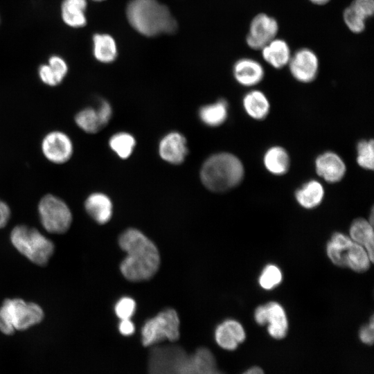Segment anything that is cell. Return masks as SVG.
<instances>
[{
  "mask_svg": "<svg viewBox=\"0 0 374 374\" xmlns=\"http://www.w3.org/2000/svg\"><path fill=\"white\" fill-rule=\"evenodd\" d=\"M180 321L177 312L167 308L147 320L141 329L142 343L148 346L160 341H176L179 337Z\"/></svg>",
  "mask_w": 374,
  "mask_h": 374,
  "instance_id": "cell-7",
  "label": "cell"
},
{
  "mask_svg": "<svg viewBox=\"0 0 374 374\" xmlns=\"http://www.w3.org/2000/svg\"><path fill=\"white\" fill-rule=\"evenodd\" d=\"M236 81L241 85L251 87L260 82L264 78L265 71L258 61L244 57L236 61L233 68Z\"/></svg>",
  "mask_w": 374,
  "mask_h": 374,
  "instance_id": "cell-18",
  "label": "cell"
},
{
  "mask_svg": "<svg viewBox=\"0 0 374 374\" xmlns=\"http://www.w3.org/2000/svg\"><path fill=\"white\" fill-rule=\"evenodd\" d=\"M242 374H264V372L260 368L253 366L247 370Z\"/></svg>",
  "mask_w": 374,
  "mask_h": 374,
  "instance_id": "cell-39",
  "label": "cell"
},
{
  "mask_svg": "<svg viewBox=\"0 0 374 374\" xmlns=\"http://www.w3.org/2000/svg\"><path fill=\"white\" fill-rule=\"evenodd\" d=\"M119 332L125 335L129 336L134 333L135 330L134 325L130 319H122L118 325Z\"/></svg>",
  "mask_w": 374,
  "mask_h": 374,
  "instance_id": "cell-38",
  "label": "cell"
},
{
  "mask_svg": "<svg viewBox=\"0 0 374 374\" xmlns=\"http://www.w3.org/2000/svg\"><path fill=\"white\" fill-rule=\"evenodd\" d=\"M151 365L170 374H221L215 368V361L208 350L202 348L194 356L187 357L175 347L158 348L153 353ZM152 374H163L152 372Z\"/></svg>",
  "mask_w": 374,
  "mask_h": 374,
  "instance_id": "cell-3",
  "label": "cell"
},
{
  "mask_svg": "<svg viewBox=\"0 0 374 374\" xmlns=\"http://www.w3.org/2000/svg\"><path fill=\"white\" fill-rule=\"evenodd\" d=\"M93 55L103 63L113 62L117 55L116 42L112 37L107 34H96L93 37Z\"/></svg>",
  "mask_w": 374,
  "mask_h": 374,
  "instance_id": "cell-26",
  "label": "cell"
},
{
  "mask_svg": "<svg viewBox=\"0 0 374 374\" xmlns=\"http://www.w3.org/2000/svg\"><path fill=\"white\" fill-rule=\"evenodd\" d=\"M227 105L226 100H220L215 103L204 106L199 109V118L208 126H218L222 124L227 117Z\"/></svg>",
  "mask_w": 374,
  "mask_h": 374,
  "instance_id": "cell-28",
  "label": "cell"
},
{
  "mask_svg": "<svg viewBox=\"0 0 374 374\" xmlns=\"http://www.w3.org/2000/svg\"><path fill=\"white\" fill-rule=\"evenodd\" d=\"M87 6V0H63L60 10L63 22L71 28L84 26Z\"/></svg>",
  "mask_w": 374,
  "mask_h": 374,
  "instance_id": "cell-22",
  "label": "cell"
},
{
  "mask_svg": "<svg viewBox=\"0 0 374 374\" xmlns=\"http://www.w3.org/2000/svg\"><path fill=\"white\" fill-rule=\"evenodd\" d=\"M111 149L121 159L129 157L136 145L134 138L126 132H120L113 135L109 141Z\"/></svg>",
  "mask_w": 374,
  "mask_h": 374,
  "instance_id": "cell-29",
  "label": "cell"
},
{
  "mask_svg": "<svg viewBox=\"0 0 374 374\" xmlns=\"http://www.w3.org/2000/svg\"><path fill=\"white\" fill-rule=\"evenodd\" d=\"M13 246L33 263L46 265L54 251L53 243L35 228L15 226L10 233Z\"/></svg>",
  "mask_w": 374,
  "mask_h": 374,
  "instance_id": "cell-6",
  "label": "cell"
},
{
  "mask_svg": "<svg viewBox=\"0 0 374 374\" xmlns=\"http://www.w3.org/2000/svg\"><path fill=\"white\" fill-rule=\"evenodd\" d=\"M283 274L278 266L267 264L264 267L258 278V284L265 290H271L282 282Z\"/></svg>",
  "mask_w": 374,
  "mask_h": 374,
  "instance_id": "cell-30",
  "label": "cell"
},
{
  "mask_svg": "<svg viewBox=\"0 0 374 374\" xmlns=\"http://www.w3.org/2000/svg\"><path fill=\"white\" fill-rule=\"evenodd\" d=\"M373 263L366 250L353 240L341 252V267L357 273L368 271Z\"/></svg>",
  "mask_w": 374,
  "mask_h": 374,
  "instance_id": "cell-16",
  "label": "cell"
},
{
  "mask_svg": "<svg viewBox=\"0 0 374 374\" xmlns=\"http://www.w3.org/2000/svg\"><path fill=\"white\" fill-rule=\"evenodd\" d=\"M246 338L242 325L235 319H226L219 324L215 330V339L222 348L232 350Z\"/></svg>",
  "mask_w": 374,
  "mask_h": 374,
  "instance_id": "cell-14",
  "label": "cell"
},
{
  "mask_svg": "<svg viewBox=\"0 0 374 374\" xmlns=\"http://www.w3.org/2000/svg\"><path fill=\"white\" fill-rule=\"evenodd\" d=\"M265 306V325L267 332L274 339L284 338L288 331V320L283 305L276 301H269Z\"/></svg>",
  "mask_w": 374,
  "mask_h": 374,
  "instance_id": "cell-17",
  "label": "cell"
},
{
  "mask_svg": "<svg viewBox=\"0 0 374 374\" xmlns=\"http://www.w3.org/2000/svg\"><path fill=\"white\" fill-rule=\"evenodd\" d=\"M40 149L43 157L55 165L67 163L74 152V145L70 136L58 130H51L43 136Z\"/></svg>",
  "mask_w": 374,
  "mask_h": 374,
  "instance_id": "cell-9",
  "label": "cell"
},
{
  "mask_svg": "<svg viewBox=\"0 0 374 374\" xmlns=\"http://www.w3.org/2000/svg\"><path fill=\"white\" fill-rule=\"evenodd\" d=\"M288 65L292 75L297 81L309 83L317 76L319 62L312 50L301 48L291 55Z\"/></svg>",
  "mask_w": 374,
  "mask_h": 374,
  "instance_id": "cell-11",
  "label": "cell"
},
{
  "mask_svg": "<svg viewBox=\"0 0 374 374\" xmlns=\"http://www.w3.org/2000/svg\"><path fill=\"white\" fill-rule=\"evenodd\" d=\"M97 110L101 121L104 127L107 125L109 123L112 115V109L111 105L106 100H101L98 106Z\"/></svg>",
  "mask_w": 374,
  "mask_h": 374,
  "instance_id": "cell-36",
  "label": "cell"
},
{
  "mask_svg": "<svg viewBox=\"0 0 374 374\" xmlns=\"http://www.w3.org/2000/svg\"><path fill=\"white\" fill-rule=\"evenodd\" d=\"M260 51L264 60L278 69L288 64L292 55L287 42L278 38L271 40Z\"/></svg>",
  "mask_w": 374,
  "mask_h": 374,
  "instance_id": "cell-21",
  "label": "cell"
},
{
  "mask_svg": "<svg viewBox=\"0 0 374 374\" xmlns=\"http://www.w3.org/2000/svg\"><path fill=\"white\" fill-rule=\"evenodd\" d=\"M38 212L44 228L51 233H64L72 222V213L66 203L53 194L44 195L38 204Z\"/></svg>",
  "mask_w": 374,
  "mask_h": 374,
  "instance_id": "cell-8",
  "label": "cell"
},
{
  "mask_svg": "<svg viewBox=\"0 0 374 374\" xmlns=\"http://www.w3.org/2000/svg\"><path fill=\"white\" fill-rule=\"evenodd\" d=\"M242 103L247 114L253 119L262 120L269 112V100L260 91L253 90L248 92L244 96Z\"/></svg>",
  "mask_w": 374,
  "mask_h": 374,
  "instance_id": "cell-24",
  "label": "cell"
},
{
  "mask_svg": "<svg viewBox=\"0 0 374 374\" xmlns=\"http://www.w3.org/2000/svg\"><path fill=\"white\" fill-rule=\"evenodd\" d=\"M118 244L127 256L120 264L122 275L129 281L150 279L160 266V254L155 244L141 231L129 228L118 238Z\"/></svg>",
  "mask_w": 374,
  "mask_h": 374,
  "instance_id": "cell-1",
  "label": "cell"
},
{
  "mask_svg": "<svg viewBox=\"0 0 374 374\" xmlns=\"http://www.w3.org/2000/svg\"><path fill=\"white\" fill-rule=\"evenodd\" d=\"M87 213L98 224L108 222L113 213V204L110 198L102 193L90 194L84 202Z\"/></svg>",
  "mask_w": 374,
  "mask_h": 374,
  "instance_id": "cell-19",
  "label": "cell"
},
{
  "mask_svg": "<svg viewBox=\"0 0 374 374\" xmlns=\"http://www.w3.org/2000/svg\"><path fill=\"white\" fill-rule=\"evenodd\" d=\"M315 169L317 175L328 183L340 181L346 172L343 159L335 152H326L315 160Z\"/></svg>",
  "mask_w": 374,
  "mask_h": 374,
  "instance_id": "cell-13",
  "label": "cell"
},
{
  "mask_svg": "<svg viewBox=\"0 0 374 374\" xmlns=\"http://www.w3.org/2000/svg\"><path fill=\"white\" fill-rule=\"evenodd\" d=\"M159 152L161 157L168 163H182L188 152L185 137L175 132L166 134L159 143Z\"/></svg>",
  "mask_w": 374,
  "mask_h": 374,
  "instance_id": "cell-15",
  "label": "cell"
},
{
  "mask_svg": "<svg viewBox=\"0 0 374 374\" xmlns=\"http://www.w3.org/2000/svg\"><path fill=\"white\" fill-rule=\"evenodd\" d=\"M323 185L317 180H310L295 192L298 204L305 209H312L318 206L324 197Z\"/></svg>",
  "mask_w": 374,
  "mask_h": 374,
  "instance_id": "cell-23",
  "label": "cell"
},
{
  "mask_svg": "<svg viewBox=\"0 0 374 374\" xmlns=\"http://www.w3.org/2000/svg\"><path fill=\"white\" fill-rule=\"evenodd\" d=\"M74 121L81 130L89 134L97 133L104 127L97 108L92 107H87L78 112Z\"/></svg>",
  "mask_w": 374,
  "mask_h": 374,
  "instance_id": "cell-27",
  "label": "cell"
},
{
  "mask_svg": "<svg viewBox=\"0 0 374 374\" xmlns=\"http://www.w3.org/2000/svg\"><path fill=\"white\" fill-rule=\"evenodd\" d=\"M359 337L362 342L367 345H371L374 339V319L371 317L368 323L363 326L359 332Z\"/></svg>",
  "mask_w": 374,
  "mask_h": 374,
  "instance_id": "cell-35",
  "label": "cell"
},
{
  "mask_svg": "<svg viewBox=\"0 0 374 374\" xmlns=\"http://www.w3.org/2000/svg\"><path fill=\"white\" fill-rule=\"evenodd\" d=\"M93 1H103V0H93Z\"/></svg>",
  "mask_w": 374,
  "mask_h": 374,
  "instance_id": "cell-41",
  "label": "cell"
},
{
  "mask_svg": "<svg viewBox=\"0 0 374 374\" xmlns=\"http://www.w3.org/2000/svg\"><path fill=\"white\" fill-rule=\"evenodd\" d=\"M47 64L61 84L69 72V66L66 60L60 55H53L48 58Z\"/></svg>",
  "mask_w": 374,
  "mask_h": 374,
  "instance_id": "cell-33",
  "label": "cell"
},
{
  "mask_svg": "<svg viewBox=\"0 0 374 374\" xmlns=\"http://www.w3.org/2000/svg\"><path fill=\"white\" fill-rule=\"evenodd\" d=\"M312 3L318 5V6H323L326 3H328L330 0H309Z\"/></svg>",
  "mask_w": 374,
  "mask_h": 374,
  "instance_id": "cell-40",
  "label": "cell"
},
{
  "mask_svg": "<svg viewBox=\"0 0 374 374\" xmlns=\"http://www.w3.org/2000/svg\"><path fill=\"white\" fill-rule=\"evenodd\" d=\"M42 308L21 299H7L0 308V330L10 335L16 330H26L44 319Z\"/></svg>",
  "mask_w": 374,
  "mask_h": 374,
  "instance_id": "cell-5",
  "label": "cell"
},
{
  "mask_svg": "<svg viewBox=\"0 0 374 374\" xmlns=\"http://www.w3.org/2000/svg\"><path fill=\"white\" fill-rule=\"evenodd\" d=\"M126 14L130 25L145 36L173 33L177 28L168 8L157 0H131Z\"/></svg>",
  "mask_w": 374,
  "mask_h": 374,
  "instance_id": "cell-2",
  "label": "cell"
},
{
  "mask_svg": "<svg viewBox=\"0 0 374 374\" xmlns=\"http://www.w3.org/2000/svg\"><path fill=\"white\" fill-rule=\"evenodd\" d=\"M244 174L243 164L236 156L229 152H220L205 161L200 171V178L207 189L222 193L240 184Z\"/></svg>",
  "mask_w": 374,
  "mask_h": 374,
  "instance_id": "cell-4",
  "label": "cell"
},
{
  "mask_svg": "<svg viewBox=\"0 0 374 374\" xmlns=\"http://www.w3.org/2000/svg\"><path fill=\"white\" fill-rule=\"evenodd\" d=\"M10 209L8 204L0 199V228H3L9 221Z\"/></svg>",
  "mask_w": 374,
  "mask_h": 374,
  "instance_id": "cell-37",
  "label": "cell"
},
{
  "mask_svg": "<svg viewBox=\"0 0 374 374\" xmlns=\"http://www.w3.org/2000/svg\"><path fill=\"white\" fill-rule=\"evenodd\" d=\"M374 13V0H353L345 8L343 19L353 33H361L366 28V19Z\"/></svg>",
  "mask_w": 374,
  "mask_h": 374,
  "instance_id": "cell-12",
  "label": "cell"
},
{
  "mask_svg": "<svg viewBox=\"0 0 374 374\" xmlns=\"http://www.w3.org/2000/svg\"><path fill=\"white\" fill-rule=\"evenodd\" d=\"M279 29L276 19L265 13H259L250 22L246 42L253 50H261L276 38Z\"/></svg>",
  "mask_w": 374,
  "mask_h": 374,
  "instance_id": "cell-10",
  "label": "cell"
},
{
  "mask_svg": "<svg viewBox=\"0 0 374 374\" xmlns=\"http://www.w3.org/2000/svg\"><path fill=\"white\" fill-rule=\"evenodd\" d=\"M357 162L366 170H373L374 168V143L373 140H362L357 146Z\"/></svg>",
  "mask_w": 374,
  "mask_h": 374,
  "instance_id": "cell-31",
  "label": "cell"
},
{
  "mask_svg": "<svg viewBox=\"0 0 374 374\" xmlns=\"http://www.w3.org/2000/svg\"><path fill=\"white\" fill-rule=\"evenodd\" d=\"M351 240L362 246L368 252L371 260H374V231L373 226L365 218L355 219L349 229Z\"/></svg>",
  "mask_w": 374,
  "mask_h": 374,
  "instance_id": "cell-20",
  "label": "cell"
},
{
  "mask_svg": "<svg viewBox=\"0 0 374 374\" xmlns=\"http://www.w3.org/2000/svg\"><path fill=\"white\" fill-rule=\"evenodd\" d=\"M136 308V302L132 298L123 296L116 302L114 311L121 320L130 319L134 314Z\"/></svg>",
  "mask_w": 374,
  "mask_h": 374,
  "instance_id": "cell-32",
  "label": "cell"
},
{
  "mask_svg": "<svg viewBox=\"0 0 374 374\" xmlns=\"http://www.w3.org/2000/svg\"><path fill=\"white\" fill-rule=\"evenodd\" d=\"M263 163L270 173L283 175L288 171L290 160L285 149L280 146H273L265 152Z\"/></svg>",
  "mask_w": 374,
  "mask_h": 374,
  "instance_id": "cell-25",
  "label": "cell"
},
{
  "mask_svg": "<svg viewBox=\"0 0 374 374\" xmlns=\"http://www.w3.org/2000/svg\"><path fill=\"white\" fill-rule=\"evenodd\" d=\"M37 74L40 81L48 87H54L60 84L47 63L42 64L38 67Z\"/></svg>",
  "mask_w": 374,
  "mask_h": 374,
  "instance_id": "cell-34",
  "label": "cell"
}]
</instances>
